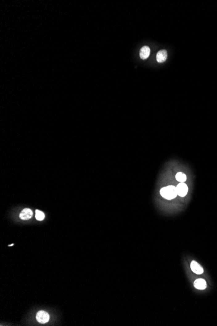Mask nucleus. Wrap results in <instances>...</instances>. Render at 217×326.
<instances>
[{
    "mask_svg": "<svg viewBox=\"0 0 217 326\" xmlns=\"http://www.w3.org/2000/svg\"><path fill=\"white\" fill-rule=\"evenodd\" d=\"M176 191L178 195L183 197L186 196L188 193V187L185 184L184 182H180L177 186H176Z\"/></svg>",
    "mask_w": 217,
    "mask_h": 326,
    "instance_id": "obj_3",
    "label": "nucleus"
},
{
    "mask_svg": "<svg viewBox=\"0 0 217 326\" xmlns=\"http://www.w3.org/2000/svg\"><path fill=\"white\" fill-rule=\"evenodd\" d=\"M36 319L40 324H46L49 321L50 315L44 311H40L37 314Z\"/></svg>",
    "mask_w": 217,
    "mask_h": 326,
    "instance_id": "obj_2",
    "label": "nucleus"
},
{
    "mask_svg": "<svg viewBox=\"0 0 217 326\" xmlns=\"http://www.w3.org/2000/svg\"><path fill=\"white\" fill-rule=\"evenodd\" d=\"M176 179L179 182H185L186 180V174L183 173H178L176 175Z\"/></svg>",
    "mask_w": 217,
    "mask_h": 326,
    "instance_id": "obj_9",
    "label": "nucleus"
},
{
    "mask_svg": "<svg viewBox=\"0 0 217 326\" xmlns=\"http://www.w3.org/2000/svg\"><path fill=\"white\" fill-rule=\"evenodd\" d=\"M167 57H168V53H167L166 50H161L159 51L158 53H157L156 59L158 63H164L166 61Z\"/></svg>",
    "mask_w": 217,
    "mask_h": 326,
    "instance_id": "obj_5",
    "label": "nucleus"
},
{
    "mask_svg": "<svg viewBox=\"0 0 217 326\" xmlns=\"http://www.w3.org/2000/svg\"><path fill=\"white\" fill-rule=\"evenodd\" d=\"M160 194L161 196L167 199V200H172V199L176 198L178 195L176 187L174 186H168L164 187L160 190Z\"/></svg>",
    "mask_w": 217,
    "mask_h": 326,
    "instance_id": "obj_1",
    "label": "nucleus"
},
{
    "mask_svg": "<svg viewBox=\"0 0 217 326\" xmlns=\"http://www.w3.org/2000/svg\"><path fill=\"white\" fill-rule=\"evenodd\" d=\"M13 245H14V244H10V245H9V247H11V246H13Z\"/></svg>",
    "mask_w": 217,
    "mask_h": 326,
    "instance_id": "obj_11",
    "label": "nucleus"
},
{
    "mask_svg": "<svg viewBox=\"0 0 217 326\" xmlns=\"http://www.w3.org/2000/svg\"><path fill=\"white\" fill-rule=\"evenodd\" d=\"M194 286L198 290H204L207 287L206 281L203 279H198L194 281Z\"/></svg>",
    "mask_w": 217,
    "mask_h": 326,
    "instance_id": "obj_7",
    "label": "nucleus"
},
{
    "mask_svg": "<svg viewBox=\"0 0 217 326\" xmlns=\"http://www.w3.org/2000/svg\"><path fill=\"white\" fill-rule=\"evenodd\" d=\"M35 217L38 221H43L44 219L45 215L42 211L37 210L35 212Z\"/></svg>",
    "mask_w": 217,
    "mask_h": 326,
    "instance_id": "obj_10",
    "label": "nucleus"
},
{
    "mask_svg": "<svg viewBox=\"0 0 217 326\" xmlns=\"http://www.w3.org/2000/svg\"><path fill=\"white\" fill-rule=\"evenodd\" d=\"M33 215V212L31 209L29 208H25L23 209L22 212L20 214V219L23 220H27L30 218H31Z\"/></svg>",
    "mask_w": 217,
    "mask_h": 326,
    "instance_id": "obj_6",
    "label": "nucleus"
},
{
    "mask_svg": "<svg viewBox=\"0 0 217 326\" xmlns=\"http://www.w3.org/2000/svg\"><path fill=\"white\" fill-rule=\"evenodd\" d=\"M190 268H191V270L196 274L200 275L203 273V268L197 262L194 261H192L190 264Z\"/></svg>",
    "mask_w": 217,
    "mask_h": 326,
    "instance_id": "obj_4",
    "label": "nucleus"
},
{
    "mask_svg": "<svg viewBox=\"0 0 217 326\" xmlns=\"http://www.w3.org/2000/svg\"><path fill=\"white\" fill-rule=\"evenodd\" d=\"M150 54V48L148 46H143L140 50V57L142 59H146Z\"/></svg>",
    "mask_w": 217,
    "mask_h": 326,
    "instance_id": "obj_8",
    "label": "nucleus"
}]
</instances>
